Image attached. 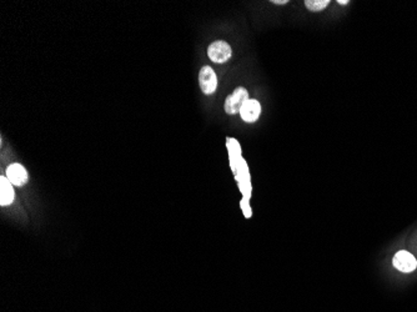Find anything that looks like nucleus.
<instances>
[{"mask_svg":"<svg viewBox=\"0 0 417 312\" xmlns=\"http://www.w3.org/2000/svg\"><path fill=\"white\" fill-rule=\"evenodd\" d=\"M249 100V93L247 90L243 87L236 88L234 90V93L231 95H229L225 100V111L226 114L230 115H235L238 112H240L241 107L244 106V104Z\"/></svg>","mask_w":417,"mask_h":312,"instance_id":"f257e3e1","label":"nucleus"},{"mask_svg":"<svg viewBox=\"0 0 417 312\" xmlns=\"http://www.w3.org/2000/svg\"><path fill=\"white\" fill-rule=\"evenodd\" d=\"M231 54H233V52H231L230 45L228 43L221 42V40L214 42L208 48V55L210 60L217 64L226 63L231 58Z\"/></svg>","mask_w":417,"mask_h":312,"instance_id":"f03ea898","label":"nucleus"},{"mask_svg":"<svg viewBox=\"0 0 417 312\" xmlns=\"http://www.w3.org/2000/svg\"><path fill=\"white\" fill-rule=\"evenodd\" d=\"M199 83H200V88L204 94L210 95L214 94L217 88V77L215 71L210 66H203L199 72Z\"/></svg>","mask_w":417,"mask_h":312,"instance_id":"7ed1b4c3","label":"nucleus"},{"mask_svg":"<svg viewBox=\"0 0 417 312\" xmlns=\"http://www.w3.org/2000/svg\"><path fill=\"white\" fill-rule=\"evenodd\" d=\"M234 173L236 174V179H238L240 189L244 193V199L249 200L250 195H251V184H250V175H249V168H247L246 163L244 159H241L238 163L236 168L234 169Z\"/></svg>","mask_w":417,"mask_h":312,"instance_id":"20e7f679","label":"nucleus"},{"mask_svg":"<svg viewBox=\"0 0 417 312\" xmlns=\"http://www.w3.org/2000/svg\"><path fill=\"white\" fill-rule=\"evenodd\" d=\"M394 266L401 272H412L417 267V261L412 254L407 251H399L394 257Z\"/></svg>","mask_w":417,"mask_h":312,"instance_id":"39448f33","label":"nucleus"},{"mask_svg":"<svg viewBox=\"0 0 417 312\" xmlns=\"http://www.w3.org/2000/svg\"><path fill=\"white\" fill-rule=\"evenodd\" d=\"M7 177L15 186H23L29 180V175L26 169L21 164L14 163L7 168Z\"/></svg>","mask_w":417,"mask_h":312,"instance_id":"423d86ee","label":"nucleus"},{"mask_svg":"<svg viewBox=\"0 0 417 312\" xmlns=\"http://www.w3.org/2000/svg\"><path fill=\"white\" fill-rule=\"evenodd\" d=\"M261 114V105L255 99H249L244 106L241 107L240 115L241 119L246 123H255L260 118Z\"/></svg>","mask_w":417,"mask_h":312,"instance_id":"0eeeda50","label":"nucleus"},{"mask_svg":"<svg viewBox=\"0 0 417 312\" xmlns=\"http://www.w3.org/2000/svg\"><path fill=\"white\" fill-rule=\"evenodd\" d=\"M0 205L8 206L14 200V190L13 184L8 180L7 176L0 177Z\"/></svg>","mask_w":417,"mask_h":312,"instance_id":"6e6552de","label":"nucleus"},{"mask_svg":"<svg viewBox=\"0 0 417 312\" xmlns=\"http://www.w3.org/2000/svg\"><path fill=\"white\" fill-rule=\"evenodd\" d=\"M228 149H229V152H230V164H231V169L236 168V165H238L239 161L241 160V149H240V145H239V141L238 140L230 138L228 139Z\"/></svg>","mask_w":417,"mask_h":312,"instance_id":"1a4fd4ad","label":"nucleus"},{"mask_svg":"<svg viewBox=\"0 0 417 312\" xmlns=\"http://www.w3.org/2000/svg\"><path fill=\"white\" fill-rule=\"evenodd\" d=\"M330 4V0H306L305 7L311 12H321L327 5Z\"/></svg>","mask_w":417,"mask_h":312,"instance_id":"9d476101","label":"nucleus"},{"mask_svg":"<svg viewBox=\"0 0 417 312\" xmlns=\"http://www.w3.org/2000/svg\"><path fill=\"white\" fill-rule=\"evenodd\" d=\"M241 208H243V210H244L245 217H251V209H250L249 200H246V199H243V200H241Z\"/></svg>","mask_w":417,"mask_h":312,"instance_id":"9b49d317","label":"nucleus"},{"mask_svg":"<svg viewBox=\"0 0 417 312\" xmlns=\"http://www.w3.org/2000/svg\"><path fill=\"white\" fill-rule=\"evenodd\" d=\"M271 3L276 5H284V4H287V0H273Z\"/></svg>","mask_w":417,"mask_h":312,"instance_id":"f8f14e48","label":"nucleus"},{"mask_svg":"<svg viewBox=\"0 0 417 312\" xmlns=\"http://www.w3.org/2000/svg\"><path fill=\"white\" fill-rule=\"evenodd\" d=\"M337 3L341 5H346V4H349V0H338Z\"/></svg>","mask_w":417,"mask_h":312,"instance_id":"ddd939ff","label":"nucleus"}]
</instances>
